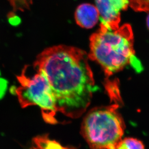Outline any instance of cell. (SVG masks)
<instances>
[{"mask_svg":"<svg viewBox=\"0 0 149 149\" xmlns=\"http://www.w3.org/2000/svg\"><path fill=\"white\" fill-rule=\"evenodd\" d=\"M89 58L99 63L109 77L131 65L137 72L143 70L135 55L134 36L130 25L126 24L115 30L100 28L90 38Z\"/></svg>","mask_w":149,"mask_h":149,"instance_id":"cell-2","label":"cell"},{"mask_svg":"<svg viewBox=\"0 0 149 149\" xmlns=\"http://www.w3.org/2000/svg\"><path fill=\"white\" fill-rule=\"evenodd\" d=\"M5 88V83L4 80L0 79V98H1L4 92Z\"/></svg>","mask_w":149,"mask_h":149,"instance_id":"cell-9","label":"cell"},{"mask_svg":"<svg viewBox=\"0 0 149 149\" xmlns=\"http://www.w3.org/2000/svg\"><path fill=\"white\" fill-rule=\"evenodd\" d=\"M101 24L107 29L115 30L119 28L120 12L126 10L128 0H95Z\"/></svg>","mask_w":149,"mask_h":149,"instance_id":"cell-5","label":"cell"},{"mask_svg":"<svg viewBox=\"0 0 149 149\" xmlns=\"http://www.w3.org/2000/svg\"><path fill=\"white\" fill-rule=\"evenodd\" d=\"M89 59L81 49L58 45L45 49L33 64L48 80L58 112L68 117L85 113L97 90Z\"/></svg>","mask_w":149,"mask_h":149,"instance_id":"cell-1","label":"cell"},{"mask_svg":"<svg viewBox=\"0 0 149 149\" xmlns=\"http://www.w3.org/2000/svg\"><path fill=\"white\" fill-rule=\"evenodd\" d=\"M32 74L28 73L26 68L17 76L19 86L15 90L22 108L38 107L45 121L55 124L57 110L51 88L46 76L40 70L33 66Z\"/></svg>","mask_w":149,"mask_h":149,"instance_id":"cell-4","label":"cell"},{"mask_svg":"<svg viewBox=\"0 0 149 149\" xmlns=\"http://www.w3.org/2000/svg\"><path fill=\"white\" fill-rule=\"evenodd\" d=\"M118 104L92 109L83 119L81 134L92 149H115L123 136L125 124Z\"/></svg>","mask_w":149,"mask_h":149,"instance_id":"cell-3","label":"cell"},{"mask_svg":"<svg viewBox=\"0 0 149 149\" xmlns=\"http://www.w3.org/2000/svg\"><path fill=\"white\" fill-rule=\"evenodd\" d=\"M129 5L138 12L149 11V0H128Z\"/></svg>","mask_w":149,"mask_h":149,"instance_id":"cell-8","label":"cell"},{"mask_svg":"<svg viewBox=\"0 0 149 149\" xmlns=\"http://www.w3.org/2000/svg\"><path fill=\"white\" fill-rule=\"evenodd\" d=\"M74 19L80 27L91 29L98 22L99 12L95 6L90 3H82L76 9Z\"/></svg>","mask_w":149,"mask_h":149,"instance_id":"cell-6","label":"cell"},{"mask_svg":"<svg viewBox=\"0 0 149 149\" xmlns=\"http://www.w3.org/2000/svg\"><path fill=\"white\" fill-rule=\"evenodd\" d=\"M115 149H145L142 141L133 138H125L118 143Z\"/></svg>","mask_w":149,"mask_h":149,"instance_id":"cell-7","label":"cell"},{"mask_svg":"<svg viewBox=\"0 0 149 149\" xmlns=\"http://www.w3.org/2000/svg\"><path fill=\"white\" fill-rule=\"evenodd\" d=\"M147 24L148 26V29H149V14L148 15L147 18Z\"/></svg>","mask_w":149,"mask_h":149,"instance_id":"cell-10","label":"cell"}]
</instances>
